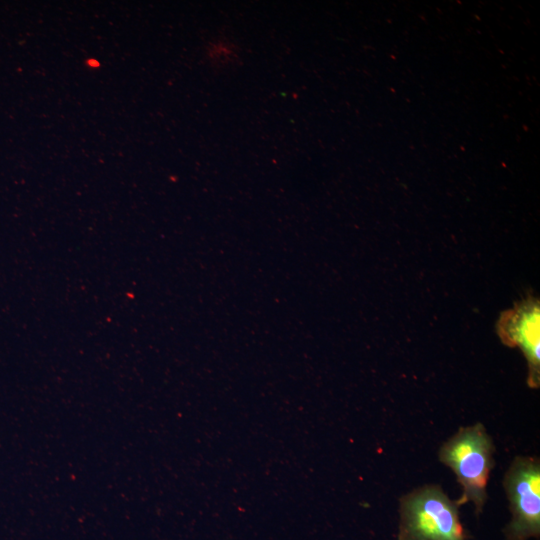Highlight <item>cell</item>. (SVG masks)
<instances>
[{
    "mask_svg": "<svg viewBox=\"0 0 540 540\" xmlns=\"http://www.w3.org/2000/svg\"><path fill=\"white\" fill-rule=\"evenodd\" d=\"M495 445L485 426L478 422L460 427L438 452L439 461L449 467L462 488L458 503L471 502L480 515L488 500L487 486L495 465Z\"/></svg>",
    "mask_w": 540,
    "mask_h": 540,
    "instance_id": "obj_1",
    "label": "cell"
},
{
    "mask_svg": "<svg viewBox=\"0 0 540 540\" xmlns=\"http://www.w3.org/2000/svg\"><path fill=\"white\" fill-rule=\"evenodd\" d=\"M460 504L442 487L428 484L399 500L398 540H468L460 519Z\"/></svg>",
    "mask_w": 540,
    "mask_h": 540,
    "instance_id": "obj_2",
    "label": "cell"
},
{
    "mask_svg": "<svg viewBox=\"0 0 540 540\" xmlns=\"http://www.w3.org/2000/svg\"><path fill=\"white\" fill-rule=\"evenodd\" d=\"M511 518L503 529L505 540L540 537V461L516 456L503 477Z\"/></svg>",
    "mask_w": 540,
    "mask_h": 540,
    "instance_id": "obj_3",
    "label": "cell"
},
{
    "mask_svg": "<svg viewBox=\"0 0 540 540\" xmlns=\"http://www.w3.org/2000/svg\"><path fill=\"white\" fill-rule=\"evenodd\" d=\"M540 305L535 297H527L512 309L504 311L497 322V333L503 344L518 347L527 361V384L540 385Z\"/></svg>",
    "mask_w": 540,
    "mask_h": 540,
    "instance_id": "obj_4",
    "label": "cell"
}]
</instances>
